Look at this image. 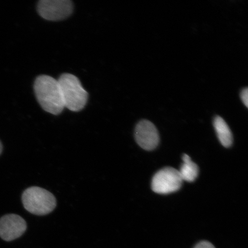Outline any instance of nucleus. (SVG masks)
Here are the masks:
<instances>
[{
	"mask_svg": "<svg viewBox=\"0 0 248 248\" xmlns=\"http://www.w3.org/2000/svg\"><path fill=\"white\" fill-rule=\"evenodd\" d=\"M3 150V146L1 141H0V155L1 154Z\"/></svg>",
	"mask_w": 248,
	"mask_h": 248,
	"instance_id": "obj_12",
	"label": "nucleus"
},
{
	"mask_svg": "<svg viewBox=\"0 0 248 248\" xmlns=\"http://www.w3.org/2000/svg\"><path fill=\"white\" fill-rule=\"evenodd\" d=\"M213 125L219 140L223 146L230 147L232 143V135L227 123L221 117L217 116L214 120Z\"/></svg>",
	"mask_w": 248,
	"mask_h": 248,
	"instance_id": "obj_8",
	"label": "nucleus"
},
{
	"mask_svg": "<svg viewBox=\"0 0 248 248\" xmlns=\"http://www.w3.org/2000/svg\"><path fill=\"white\" fill-rule=\"evenodd\" d=\"M24 208L28 212L37 216L48 215L57 206L54 195L45 189L31 187L26 189L22 195Z\"/></svg>",
	"mask_w": 248,
	"mask_h": 248,
	"instance_id": "obj_3",
	"label": "nucleus"
},
{
	"mask_svg": "<svg viewBox=\"0 0 248 248\" xmlns=\"http://www.w3.org/2000/svg\"><path fill=\"white\" fill-rule=\"evenodd\" d=\"M240 98L243 104L247 108L248 107V89L247 88L242 90Z\"/></svg>",
	"mask_w": 248,
	"mask_h": 248,
	"instance_id": "obj_10",
	"label": "nucleus"
},
{
	"mask_svg": "<svg viewBox=\"0 0 248 248\" xmlns=\"http://www.w3.org/2000/svg\"><path fill=\"white\" fill-rule=\"evenodd\" d=\"M38 11L45 19L59 21L72 14L73 4L70 0H41L38 3Z\"/></svg>",
	"mask_w": 248,
	"mask_h": 248,
	"instance_id": "obj_5",
	"label": "nucleus"
},
{
	"mask_svg": "<svg viewBox=\"0 0 248 248\" xmlns=\"http://www.w3.org/2000/svg\"><path fill=\"white\" fill-rule=\"evenodd\" d=\"M34 90L40 106L46 112L57 115L63 110L64 105L58 80L40 76L35 80Z\"/></svg>",
	"mask_w": 248,
	"mask_h": 248,
	"instance_id": "obj_1",
	"label": "nucleus"
},
{
	"mask_svg": "<svg viewBox=\"0 0 248 248\" xmlns=\"http://www.w3.org/2000/svg\"><path fill=\"white\" fill-rule=\"evenodd\" d=\"M194 248H216L209 241H202L197 244Z\"/></svg>",
	"mask_w": 248,
	"mask_h": 248,
	"instance_id": "obj_11",
	"label": "nucleus"
},
{
	"mask_svg": "<svg viewBox=\"0 0 248 248\" xmlns=\"http://www.w3.org/2000/svg\"><path fill=\"white\" fill-rule=\"evenodd\" d=\"M183 164L179 170L183 181L193 182L197 179L199 169L196 164L191 160L188 155L184 154L182 156Z\"/></svg>",
	"mask_w": 248,
	"mask_h": 248,
	"instance_id": "obj_9",
	"label": "nucleus"
},
{
	"mask_svg": "<svg viewBox=\"0 0 248 248\" xmlns=\"http://www.w3.org/2000/svg\"><path fill=\"white\" fill-rule=\"evenodd\" d=\"M64 108L73 111L83 109L88 101V93L79 80L71 74H64L58 80Z\"/></svg>",
	"mask_w": 248,
	"mask_h": 248,
	"instance_id": "obj_2",
	"label": "nucleus"
},
{
	"mask_svg": "<svg viewBox=\"0 0 248 248\" xmlns=\"http://www.w3.org/2000/svg\"><path fill=\"white\" fill-rule=\"evenodd\" d=\"M27 228L26 221L20 216L10 214L0 218V237L5 241H14L20 237Z\"/></svg>",
	"mask_w": 248,
	"mask_h": 248,
	"instance_id": "obj_6",
	"label": "nucleus"
},
{
	"mask_svg": "<svg viewBox=\"0 0 248 248\" xmlns=\"http://www.w3.org/2000/svg\"><path fill=\"white\" fill-rule=\"evenodd\" d=\"M182 182L178 170L172 167H166L154 175L151 186L155 193L167 194L179 190Z\"/></svg>",
	"mask_w": 248,
	"mask_h": 248,
	"instance_id": "obj_4",
	"label": "nucleus"
},
{
	"mask_svg": "<svg viewBox=\"0 0 248 248\" xmlns=\"http://www.w3.org/2000/svg\"><path fill=\"white\" fill-rule=\"evenodd\" d=\"M135 139L144 150H153L159 142V132L153 123L148 120H142L136 126Z\"/></svg>",
	"mask_w": 248,
	"mask_h": 248,
	"instance_id": "obj_7",
	"label": "nucleus"
}]
</instances>
